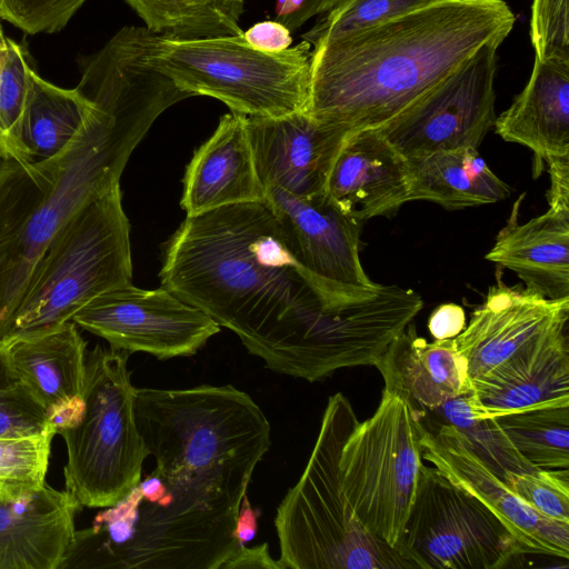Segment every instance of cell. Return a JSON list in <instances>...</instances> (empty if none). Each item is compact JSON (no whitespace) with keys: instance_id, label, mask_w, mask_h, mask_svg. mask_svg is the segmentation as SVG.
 Segmentation results:
<instances>
[{"instance_id":"cell-21","label":"cell","mask_w":569,"mask_h":569,"mask_svg":"<svg viewBox=\"0 0 569 569\" xmlns=\"http://www.w3.org/2000/svg\"><path fill=\"white\" fill-rule=\"evenodd\" d=\"M264 200L246 116L226 113L186 168L180 204L194 216L228 204Z\"/></svg>"},{"instance_id":"cell-39","label":"cell","mask_w":569,"mask_h":569,"mask_svg":"<svg viewBox=\"0 0 569 569\" xmlns=\"http://www.w3.org/2000/svg\"><path fill=\"white\" fill-rule=\"evenodd\" d=\"M551 187L548 203L551 208H569V157L546 162Z\"/></svg>"},{"instance_id":"cell-1","label":"cell","mask_w":569,"mask_h":569,"mask_svg":"<svg viewBox=\"0 0 569 569\" xmlns=\"http://www.w3.org/2000/svg\"><path fill=\"white\" fill-rule=\"evenodd\" d=\"M134 415L166 492L142 506L133 488L112 506L114 568L220 569L239 547L236 520L270 449L269 421L231 385L136 388Z\"/></svg>"},{"instance_id":"cell-4","label":"cell","mask_w":569,"mask_h":569,"mask_svg":"<svg viewBox=\"0 0 569 569\" xmlns=\"http://www.w3.org/2000/svg\"><path fill=\"white\" fill-rule=\"evenodd\" d=\"M516 16L503 0H439L311 50L307 112L349 132L377 129L487 44Z\"/></svg>"},{"instance_id":"cell-34","label":"cell","mask_w":569,"mask_h":569,"mask_svg":"<svg viewBox=\"0 0 569 569\" xmlns=\"http://www.w3.org/2000/svg\"><path fill=\"white\" fill-rule=\"evenodd\" d=\"M505 482L528 506L553 521L569 523V469L509 472Z\"/></svg>"},{"instance_id":"cell-8","label":"cell","mask_w":569,"mask_h":569,"mask_svg":"<svg viewBox=\"0 0 569 569\" xmlns=\"http://www.w3.org/2000/svg\"><path fill=\"white\" fill-rule=\"evenodd\" d=\"M129 356L101 345L86 355L82 415L59 432L67 447L66 490L84 507H111L141 480L148 451L136 421Z\"/></svg>"},{"instance_id":"cell-18","label":"cell","mask_w":569,"mask_h":569,"mask_svg":"<svg viewBox=\"0 0 569 569\" xmlns=\"http://www.w3.org/2000/svg\"><path fill=\"white\" fill-rule=\"evenodd\" d=\"M326 194L362 223L410 201L408 160L377 130L348 134L331 166Z\"/></svg>"},{"instance_id":"cell-26","label":"cell","mask_w":569,"mask_h":569,"mask_svg":"<svg viewBox=\"0 0 569 569\" xmlns=\"http://www.w3.org/2000/svg\"><path fill=\"white\" fill-rule=\"evenodd\" d=\"M89 106L77 88L58 87L33 69L21 126L27 158L47 159L62 150L79 130Z\"/></svg>"},{"instance_id":"cell-9","label":"cell","mask_w":569,"mask_h":569,"mask_svg":"<svg viewBox=\"0 0 569 569\" xmlns=\"http://www.w3.org/2000/svg\"><path fill=\"white\" fill-rule=\"evenodd\" d=\"M422 431L418 411L383 389L373 416L358 422L340 452L341 482L351 506L371 533L391 547L415 499Z\"/></svg>"},{"instance_id":"cell-38","label":"cell","mask_w":569,"mask_h":569,"mask_svg":"<svg viewBox=\"0 0 569 569\" xmlns=\"http://www.w3.org/2000/svg\"><path fill=\"white\" fill-rule=\"evenodd\" d=\"M220 569H284V567L279 559L274 560L271 557L268 543L264 542L251 548L239 546Z\"/></svg>"},{"instance_id":"cell-19","label":"cell","mask_w":569,"mask_h":569,"mask_svg":"<svg viewBox=\"0 0 569 569\" xmlns=\"http://www.w3.org/2000/svg\"><path fill=\"white\" fill-rule=\"evenodd\" d=\"M8 359L32 389L57 433L83 411L86 347L73 321L28 337L0 339Z\"/></svg>"},{"instance_id":"cell-35","label":"cell","mask_w":569,"mask_h":569,"mask_svg":"<svg viewBox=\"0 0 569 569\" xmlns=\"http://www.w3.org/2000/svg\"><path fill=\"white\" fill-rule=\"evenodd\" d=\"M530 40L536 59L569 63V0H533Z\"/></svg>"},{"instance_id":"cell-32","label":"cell","mask_w":569,"mask_h":569,"mask_svg":"<svg viewBox=\"0 0 569 569\" xmlns=\"http://www.w3.org/2000/svg\"><path fill=\"white\" fill-rule=\"evenodd\" d=\"M439 0H349L319 16L301 39L312 48L420 9Z\"/></svg>"},{"instance_id":"cell-45","label":"cell","mask_w":569,"mask_h":569,"mask_svg":"<svg viewBox=\"0 0 569 569\" xmlns=\"http://www.w3.org/2000/svg\"><path fill=\"white\" fill-rule=\"evenodd\" d=\"M0 34H4L3 33V29H2V24H1V20H0Z\"/></svg>"},{"instance_id":"cell-42","label":"cell","mask_w":569,"mask_h":569,"mask_svg":"<svg viewBox=\"0 0 569 569\" xmlns=\"http://www.w3.org/2000/svg\"><path fill=\"white\" fill-rule=\"evenodd\" d=\"M37 4L44 7L49 10L64 13L74 14L88 0H31Z\"/></svg>"},{"instance_id":"cell-30","label":"cell","mask_w":569,"mask_h":569,"mask_svg":"<svg viewBox=\"0 0 569 569\" xmlns=\"http://www.w3.org/2000/svg\"><path fill=\"white\" fill-rule=\"evenodd\" d=\"M33 69L27 47L7 38L0 72V158L28 159L21 126Z\"/></svg>"},{"instance_id":"cell-6","label":"cell","mask_w":569,"mask_h":569,"mask_svg":"<svg viewBox=\"0 0 569 569\" xmlns=\"http://www.w3.org/2000/svg\"><path fill=\"white\" fill-rule=\"evenodd\" d=\"M131 280L130 224L118 184L86 204L56 233L0 339L50 331L72 321L96 297Z\"/></svg>"},{"instance_id":"cell-7","label":"cell","mask_w":569,"mask_h":569,"mask_svg":"<svg viewBox=\"0 0 569 569\" xmlns=\"http://www.w3.org/2000/svg\"><path fill=\"white\" fill-rule=\"evenodd\" d=\"M311 50L306 40L264 52L243 33L174 39L147 29L143 59L191 97L218 99L247 117H282L308 109Z\"/></svg>"},{"instance_id":"cell-28","label":"cell","mask_w":569,"mask_h":569,"mask_svg":"<svg viewBox=\"0 0 569 569\" xmlns=\"http://www.w3.org/2000/svg\"><path fill=\"white\" fill-rule=\"evenodd\" d=\"M420 420L425 427L447 425L455 428L472 452L502 480L509 472L539 470L517 451L496 418L472 412L469 393L420 411Z\"/></svg>"},{"instance_id":"cell-41","label":"cell","mask_w":569,"mask_h":569,"mask_svg":"<svg viewBox=\"0 0 569 569\" xmlns=\"http://www.w3.org/2000/svg\"><path fill=\"white\" fill-rule=\"evenodd\" d=\"M349 0H305L301 9L282 23L293 31L316 16H321Z\"/></svg>"},{"instance_id":"cell-24","label":"cell","mask_w":569,"mask_h":569,"mask_svg":"<svg viewBox=\"0 0 569 569\" xmlns=\"http://www.w3.org/2000/svg\"><path fill=\"white\" fill-rule=\"evenodd\" d=\"M385 388L405 398L418 412L469 393L467 363L453 339L427 342L410 322L375 366Z\"/></svg>"},{"instance_id":"cell-43","label":"cell","mask_w":569,"mask_h":569,"mask_svg":"<svg viewBox=\"0 0 569 569\" xmlns=\"http://www.w3.org/2000/svg\"><path fill=\"white\" fill-rule=\"evenodd\" d=\"M305 0H277L276 13L280 22L295 16L303 6Z\"/></svg>"},{"instance_id":"cell-29","label":"cell","mask_w":569,"mask_h":569,"mask_svg":"<svg viewBox=\"0 0 569 569\" xmlns=\"http://www.w3.org/2000/svg\"><path fill=\"white\" fill-rule=\"evenodd\" d=\"M496 420L535 468L569 469V407L527 409Z\"/></svg>"},{"instance_id":"cell-2","label":"cell","mask_w":569,"mask_h":569,"mask_svg":"<svg viewBox=\"0 0 569 569\" xmlns=\"http://www.w3.org/2000/svg\"><path fill=\"white\" fill-rule=\"evenodd\" d=\"M76 88L90 106L62 150L41 160L0 158V331L56 233L86 204L120 184L151 124L189 98L124 48L86 58Z\"/></svg>"},{"instance_id":"cell-11","label":"cell","mask_w":569,"mask_h":569,"mask_svg":"<svg viewBox=\"0 0 569 569\" xmlns=\"http://www.w3.org/2000/svg\"><path fill=\"white\" fill-rule=\"evenodd\" d=\"M497 44H487L377 130L406 159L478 148L493 128Z\"/></svg>"},{"instance_id":"cell-3","label":"cell","mask_w":569,"mask_h":569,"mask_svg":"<svg viewBox=\"0 0 569 569\" xmlns=\"http://www.w3.org/2000/svg\"><path fill=\"white\" fill-rule=\"evenodd\" d=\"M159 278L234 332L266 368L295 378L313 311L347 305L297 261L266 200L187 216L166 244Z\"/></svg>"},{"instance_id":"cell-15","label":"cell","mask_w":569,"mask_h":569,"mask_svg":"<svg viewBox=\"0 0 569 569\" xmlns=\"http://www.w3.org/2000/svg\"><path fill=\"white\" fill-rule=\"evenodd\" d=\"M568 322L569 298L549 299L498 279L453 343L467 363L471 382Z\"/></svg>"},{"instance_id":"cell-22","label":"cell","mask_w":569,"mask_h":569,"mask_svg":"<svg viewBox=\"0 0 569 569\" xmlns=\"http://www.w3.org/2000/svg\"><path fill=\"white\" fill-rule=\"evenodd\" d=\"M522 196L498 232L486 259L513 271L549 299L569 298V208H551L519 223Z\"/></svg>"},{"instance_id":"cell-33","label":"cell","mask_w":569,"mask_h":569,"mask_svg":"<svg viewBox=\"0 0 569 569\" xmlns=\"http://www.w3.org/2000/svg\"><path fill=\"white\" fill-rule=\"evenodd\" d=\"M49 429L54 428L46 409L10 363L0 340V437L34 435Z\"/></svg>"},{"instance_id":"cell-16","label":"cell","mask_w":569,"mask_h":569,"mask_svg":"<svg viewBox=\"0 0 569 569\" xmlns=\"http://www.w3.org/2000/svg\"><path fill=\"white\" fill-rule=\"evenodd\" d=\"M421 445L422 460L483 502L532 553L569 559V523L548 519L522 501L455 428L423 426Z\"/></svg>"},{"instance_id":"cell-12","label":"cell","mask_w":569,"mask_h":569,"mask_svg":"<svg viewBox=\"0 0 569 569\" xmlns=\"http://www.w3.org/2000/svg\"><path fill=\"white\" fill-rule=\"evenodd\" d=\"M72 321L110 347L160 360L192 356L220 331L213 319L166 288L140 289L132 283L96 297Z\"/></svg>"},{"instance_id":"cell-40","label":"cell","mask_w":569,"mask_h":569,"mask_svg":"<svg viewBox=\"0 0 569 569\" xmlns=\"http://www.w3.org/2000/svg\"><path fill=\"white\" fill-rule=\"evenodd\" d=\"M259 511L252 508L244 495L236 520L234 536L239 546H247L257 533Z\"/></svg>"},{"instance_id":"cell-20","label":"cell","mask_w":569,"mask_h":569,"mask_svg":"<svg viewBox=\"0 0 569 569\" xmlns=\"http://www.w3.org/2000/svg\"><path fill=\"white\" fill-rule=\"evenodd\" d=\"M80 508L71 493L47 482L30 493L0 495V569H60Z\"/></svg>"},{"instance_id":"cell-23","label":"cell","mask_w":569,"mask_h":569,"mask_svg":"<svg viewBox=\"0 0 569 569\" xmlns=\"http://www.w3.org/2000/svg\"><path fill=\"white\" fill-rule=\"evenodd\" d=\"M493 128L505 141L529 148L536 168L569 157V63L535 58L528 83Z\"/></svg>"},{"instance_id":"cell-5","label":"cell","mask_w":569,"mask_h":569,"mask_svg":"<svg viewBox=\"0 0 569 569\" xmlns=\"http://www.w3.org/2000/svg\"><path fill=\"white\" fill-rule=\"evenodd\" d=\"M358 422L341 392L328 399L305 470L277 508L284 569H413L362 523L343 490L340 452Z\"/></svg>"},{"instance_id":"cell-14","label":"cell","mask_w":569,"mask_h":569,"mask_svg":"<svg viewBox=\"0 0 569 569\" xmlns=\"http://www.w3.org/2000/svg\"><path fill=\"white\" fill-rule=\"evenodd\" d=\"M246 127L258 178L263 187L308 197L325 192L346 129L307 111L282 117H247Z\"/></svg>"},{"instance_id":"cell-37","label":"cell","mask_w":569,"mask_h":569,"mask_svg":"<svg viewBox=\"0 0 569 569\" xmlns=\"http://www.w3.org/2000/svg\"><path fill=\"white\" fill-rule=\"evenodd\" d=\"M428 328L435 340L453 339L466 328L465 311L455 303L441 305L431 313Z\"/></svg>"},{"instance_id":"cell-36","label":"cell","mask_w":569,"mask_h":569,"mask_svg":"<svg viewBox=\"0 0 569 569\" xmlns=\"http://www.w3.org/2000/svg\"><path fill=\"white\" fill-rule=\"evenodd\" d=\"M244 40L254 49L264 52H280L292 43L291 31L278 20H266L243 31Z\"/></svg>"},{"instance_id":"cell-27","label":"cell","mask_w":569,"mask_h":569,"mask_svg":"<svg viewBox=\"0 0 569 569\" xmlns=\"http://www.w3.org/2000/svg\"><path fill=\"white\" fill-rule=\"evenodd\" d=\"M152 33L174 39L238 36L244 0H123Z\"/></svg>"},{"instance_id":"cell-31","label":"cell","mask_w":569,"mask_h":569,"mask_svg":"<svg viewBox=\"0 0 569 569\" xmlns=\"http://www.w3.org/2000/svg\"><path fill=\"white\" fill-rule=\"evenodd\" d=\"M54 429L40 433L0 437V495L16 497L46 485Z\"/></svg>"},{"instance_id":"cell-13","label":"cell","mask_w":569,"mask_h":569,"mask_svg":"<svg viewBox=\"0 0 569 569\" xmlns=\"http://www.w3.org/2000/svg\"><path fill=\"white\" fill-rule=\"evenodd\" d=\"M264 200L297 261L330 296L349 303L378 292L381 284L368 277L359 257L361 221L326 192L300 197L268 188Z\"/></svg>"},{"instance_id":"cell-17","label":"cell","mask_w":569,"mask_h":569,"mask_svg":"<svg viewBox=\"0 0 569 569\" xmlns=\"http://www.w3.org/2000/svg\"><path fill=\"white\" fill-rule=\"evenodd\" d=\"M469 402L473 413L489 418L569 407L568 326L540 337L472 380Z\"/></svg>"},{"instance_id":"cell-44","label":"cell","mask_w":569,"mask_h":569,"mask_svg":"<svg viewBox=\"0 0 569 569\" xmlns=\"http://www.w3.org/2000/svg\"><path fill=\"white\" fill-rule=\"evenodd\" d=\"M7 50V37L4 34H0V72L3 63V59Z\"/></svg>"},{"instance_id":"cell-25","label":"cell","mask_w":569,"mask_h":569,"mask_svg":"<svg viewBox=\"0 0 569 569\" xmlns=\"http://www.w3.org/2000/svg\"><path fill=\"white\" fill-rule=\"evenodd\" d=\"M410 201L427 200L449 210L493 203L511 189L488 167L476 148L437 151L407 159Z\"/></svg>"},{"instance_id":"cell-10","label":"cell","mask_w":569,"mask_h":569,"mask_svg":"<svg viewBox=\"0 0 569 569\" xmlns=\"http://www.w3.org/2000/svg\"><path fill=\"white\" fill-rule=\"evenodd\" d=\"M393 548L416 569H500L532 553L477 497L425 465Z\"/></svg>"}]
</instances>
